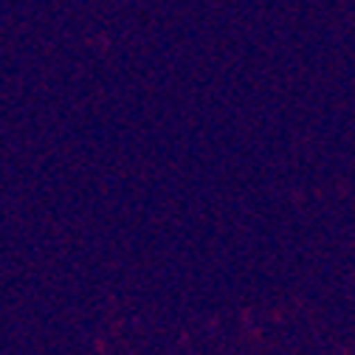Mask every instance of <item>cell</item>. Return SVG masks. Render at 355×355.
Returning a JSON list of instances; mask_svg holds the SVG:
<instances>
[]
</instances>
